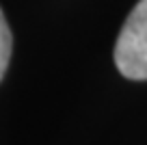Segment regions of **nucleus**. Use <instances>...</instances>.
I'll return each mask as SVG.
<instances>
[{
    "label": "nucleus",
    "instance_id": "nucleus-1",
    "mask_svg": "<svg viewBox=\"0 0 147 145\" xmlns=\"http://www.w3.org/2000/svg\"><path fill=\"white\" fill-rule=\"evenodd\" d=\"M117 69L130 80H147V0L128 15L115 45Z\"/></svg>",
    "mask_w": 147,
    "mask_h": 145
},
{
    "label": "nucleus",
    "instance_id": "nucleus-2",
    "mask_svg": "<svg viewBox=\"0 0 147 145\" xmlns=\"http://www.w3.org/2000/svg\"><path fill=\"white\" fill-rule=\"evenodd\" d=\"M11 48H13L11 30H9V24H7L5 15H2V9H0V80H2V76L7 72V65H9Z\"/></svg>",
    "mask_w": 147,
    "mask_h": 145
}]
</instances>
